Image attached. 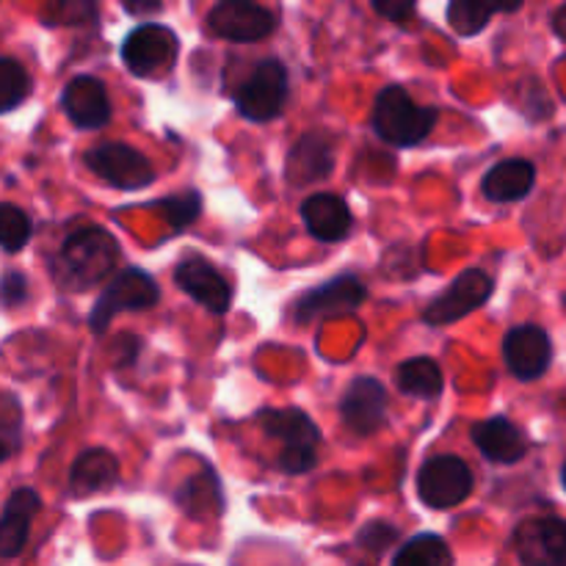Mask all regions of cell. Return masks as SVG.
<instances>
[{
    "label": "cell",
    "instance_id": "obj_1",
    "mask_svg": "<svg viewBox=\"0 0 566 566\" xmlns=\"http://www.w3.org/2000/svg\"><path fill=\"white\" fill-rule=\"evenodd\" d=\"M116 263H119L116 238L99 227H83L61 243L53 260V276L61 287L81 293L105 282Z\"/></svg>",
    "mask_w": 566,
    "mask_h": 566
},
{
    "label": "cell",
    "instance_id": "obj_2",
    "mask_svg": "<svg viewBox=\"0 0 566 566\" xmlns=\"http://www.w3.org/2000/svg\"><path fill=\"white\" fill-rule=\"evenodd\" d=\"M437 116H440L437 108L415 103L403 86H387L376 97L370 125L381 142L392 147H415L429 136L431 127L437 125Z\"/></svg>",
    "mask_w": 566,
    "mask_h": 566
},
{
    "label": "cell",
    "instance_id": "obj_3",
    "mask_svg": "<svg viewBox=\"0 0 566 566\" xmlns=\"http://www.w3.org/2000/svg\"><path fill=\"white\" fill-rule=\"evenodd\" d=\"M158 302V282L142 269H125L99 293V298L92 307V315H88V326H92L94 335H103L119 313H127V310H153Z\"/></svg>",
    "mask_w": 566,
    "mask_h": 566
},
{
    "label": "cell",
    "instance_id": "obj_4",
    "mask_svg": "<svg viewBox=\"0 0 566 566\" xmlns=\"http://www.w3.org/2000/svg\"><path fill=\"white\" fill-rule=\"evenodd\" d=\"M287 103V66L263 59L235 92V108L249 122H271Z\"/></svg>",
    "mask_w": 566,
    "mask_h": 566
},
{
    "label": "cell",
    "instance_id": "obj_5",
    "mask_svg": "<svg viewBox=\"0 0 566 566\" xmlns=\"http://www.w3.org/2000/svg\"><path fill=\"white\" fill-rule=\"evenodd\" d=\"M495 293V280L484 269H468L448 285L442 296L426 307L423 321L429 326H448L468 318L470 313L484 307Z\"/></svg>",
    "mask_w": 566,
    "mask_h": 566
},
{
    "label": "cell",
    "instance_id": "obj_6",
    "mask_svg": "<svg viewBox=\"0 0 566 566\" xmlns=\"http://www.w3.org/2000/svg\"><path fill=\"white\" fill-rule=\"evenodd\" d=\"M473 484V470L459 457L429 459L418 473L420 501L429 509H440V512L468 501Z\"/></svg>",
    "mask_w": 566,
    "mask_h": 566
},
{
    "label": "cell",
    "instance_id": "obj_7",
    "mask_svg": "<svg viewBox=\"0 0 566 566\" xmlns=\"http://www.w3.org/2000/svg\"><path fill=\"white\" fill-rule=\"evenodd\" d=\"M86 166L119 191H142V188L153 186L155 180V169L147 155L119 142L88 149Z\"/></svg>",
    "mask_w": 566,
    "mask_h": 566
},
{
    "label": "cell",
    "instance_id": "obj_8",
    "mask_svg": "<svg viewBox=\"0 0 566 566\" xmlns=\"http://www.w3.org/2000/svg\"><path fill=\"white\" fill-rule=\"evenodd\" d=\"M177 50H180V42L171 28L144 22L136 31L127 33L125 44H122V61L136 77H149L175 64Z\"/></svg>",
    "mask_w": 566,
    "mask_h": 566
},
{
    "label": "cell",
    "instance_id": "obj_9",
    "mask_svg": "<svg viewBox=\"0 0 566 566\" xmlns=\"http://www.w3.org/2000/svg\"><path fill=\"white\" fill-rule=\"evenodd\" d=\"M365 298H368L365 282L354 274H343L326 282V285H318L310 293H304L296 302V307H293V318H296L298 324L335 318V315L354 313Z\"/></svg>",
    "mask_w": 566,
    "mask_h": 566
},
{
    "label": "cell",
    "instance_id": "obj_10",
    "mask_svg": "<svg viewBox=\"0 0 566 566\" xmlns=\"http://www.w3.org/2000/svg\"><path fill=\"white\" fill-rule=\"evenodd\" d=\"M514 551L523 566H566V520H525L514 531Z\"/></svg>",
    "mask_w": 566,
    "mask_h": 566
},
{
    "label": "cell",
    "instance_id": "obj_11",
    "mask_svg": "<svg viewBox=\"0 0 566 566\" xmlns=\"http://www.w3.org/2000/svg\"><path fill=\"white\" fill-rule=\"evenodd\" d=\"M387 407H390V398H387L385 385L374 376H357L340 401L343 426L354 437L376 434L387 423Z\"/></svg>",
    "mask_w": 566,
    "mask_h": 566
},
{
    "label": "cell",
    "instance_id": "obj_12",
    "mask_svg": "<svg viewBox=\"0 0 566 566\" xmlns=\"http://www.w3.org/2000/svg\"><path fill=\"white\" fill-rule=\"evenodd\" d=\"M503 359L517 379L534 381L545 376L553 363V340L542 326L520 324L503 337Z\"/></svg>",
    "mask_w": 566,
    "mask_h": 566
},
{
    "label": "cell",
    "instance_id": "obj_13",
    "mask_svg": "<svg viewBox=\"0 0 566 566\" xmlns=\"http://www.w3.org/2000/svg\"><path fill=\"white\" fill-rule=\"evenodd\" d=\"M208 25L216 36L230 42H260L271 36L276 28V17L265 6L247 3V0H224L213 6Z\"/></svg>",
    "mask_w": 566,
    "mask_h": 566
},
{
    "label": "cell",
    "instance_id": "obj_14",
    "mask_svg": "<svg viewBox=\"0 0 566 566\" xmlns=\"http://www.w3.org/2000/svg\"><path fill=\"white\" fill-rule=\"evenodd\" d=\"M61 108L81 130H99L111 122L108 88L94 75L72 77L61 92Z\"/></svg>",
    "mask_w": 566,
    "mask_h": 566
},
{
    "label": "cell",
    "instance_id": "obj_15",
    "mask_svg": "<svg viewBox=\"0 0 566 566\" xmlns=\"http://www.w3.org/2000/svg\"><path fill=\"white\" fill-rule=\"evenodd\" d=\"M175 282L186 296H191L193 302L202 304L210 313L221 315L230 310L232 304V287L230 282L221 276V271L216 265H210L205 258H188L177 265Z\"/></svg>",
    "mask_w": 566,
    "mask_h": 566
},
{
    "label": "cell",
    "instance_id": "obj_16",
    "mask_svg": "<svg viewBox=\"0 0 566 566\" xmlns=\"http://www.w3.org/2000/svg\"><path fill=\"white\" fill-rule=\"evenodd\" d=\"M335 171V144L326 133H304L287 155V177L293 186H313Z\"/></svg>",
    "mask_w": 566,
    "mask_h": 566
},
{
    "label": "cell",
    "instance_id": "obj_17",
    "mask_svg": "<svg viewBox=\"0 0 566 566\" xmlns=\"http://www.w3.org/2000/svg\"><path fill=\"white\" fill-rule=\"evenodd\" d=\"M39 509H42V497L33 490L22 486V490L11 492L3 506V517H0V558H17L25 551L31 523Z\"/></svg>",
    "mask_w": 566,
    "mask_h": 566
},
{
    "label": "cell",
    "instance_id": "obj_18",
    "mask_svg": "<svg viewBox=\"0 0 566 566\" xmlns=\"http://www.w3.org/2000/svg\"><path fill=\"white\" fill-rule=\"evenodd\" d=\"M258 423L271 440L282 442V451H318L321 431L302 409H263Z\"/></svg>",
    "mask_w": 566,
    "mask_h": 566
},
{
    "label": "cell",
    "instance_id": "obj_19",
    "mask_svg": "<svg viewBox=\"0 0 566 566\" xmlns=\"http://www.w3.org/2000/svg\"><path fill=\"white\" fill-rule=\"evenodd\" d=\"M475 448L495 464H517L528 453V440L509 418L481 420L470 429Z\"/></svg>",
    "mask_w": 566,
    "mask_h": 566
},
{
    "label": "cell",
    "instance_id": "obj_20",
    "mask_svg": "<svg viewBox=\"0 0 566 566\" xmlns=\"http://www.w3.org/2000/svg\"><path fill=\"white\" fill-rule=\"evenodd\" d=\"M304 227L324 243H337L352 232V210L337 193H313L302 205Z\"/></svg>",
    "mask_w": 566,
    "mask_h": 566
},
{
    "label": "cell",
    "instance_id": "obj_21",
    "mask_svg": "<svg viewBox=\"0 0 566 566\" xmlns=\"http://www.w3.org/2000/svg\"><path fill=\"white\" fill-rule=\"evenodd\" d=\"M534 164L525 158H512L501 160V164L486 171L484 182H481V191H484V197L490 202H517V199H525L534 191Z\"/></svg>",
    "mask_w": 566,
    "mask_h": 566
},
{
    "label": "cell",
    "instance_id": "obj_22",
    "mask_svg": "<svg viewBox=\"0 0 566 566\" xmlns=\"http://www.w3.org/2000/svg\"><path fill=\"white\" fill-rule=\"evenodd\" d=\"M116 481H119V462L114 453L103 451V448H92L72 464L70 486L75 497L97 495V492L111 490Z\"/></svg>",
    "mask_w": 566,
    "mask_h": 566
},
{
    "label": "cell",
    "instance_id": "obj_23",
    "mask_svg": "<svg viewBox=\"0 0 566 566\" xmlns=\"http://www.w3.org/2000/svg\"><path fill=\"white\" fill-rule=\"evenodd\" d=\"M396 381L398 390L412 398H437L446 387L442 368L431 357H415L398 365Z\"/></svg>",
    "mask_w": 566,
    "mask_h": 566
},
{
    "label": "cell",
    "instance_id": "obj_24",
    "mask_svg": "<svg viewBox=\"0 0 566 566\" xmlns=\"http://www.w3.org/2000/svg\"><path fill=\"white\" fill-rule=\"evenodd\" d=\"M392 566H453V553L442 536L418 534L396 553Z\"/></svg>",
    "mask_w": 566,
    "mask_h": 566
},
{
    "label": "cell",
    "instance_id": "obj_25",
    "mask_svg": "<svg viewBox=\"0 0 566 566\" xmlns=\"http://www.w3.org/2000/svg\"><path fill=\"white\" fill-rule=\"evenodd\" d=\"M520 3L512 6H481L470 3V0H453L448 6V25L459 33V36H475V33L484 31L490 25L492 14H501V11H517Z\"/></svg>",
    "mask_w": 566,
    "mask_h": 566
},
{
    "label": "cell",
    "instance_id": "obj_26",
    "mask_svg": "<svg viewBox=\"0 0 566 566\" xmlns=\"http://www.w3.org/2000/svg\"><path fill=\"white\" fill-rule=\"evenodd\" d=\"M31 94V75L14 59L0 55V114L20 108Z\"/></svg>",
    "mask_w": 566,
    "mask_h": 566
},
{
    "label": "cell",
    "instance_id": "obj_27",
    "mask_svg": "<svg viewBox=\"0 0 566 566\" xmlns=\"http://www.w3.org/2000/svg\"><path fill=\"white\" fill-rule=\"evenodd\" d=\"M33 235V224L22 208L11 202H0V249L6 252H20Z\"/></svg>",
    "mask_w": 566,
    "mask_h": 566
},
{
    "label": "cell",
    "instance_id": "obj_28",
    "mask_svg": "<svg viewBox=\"0 0 566 566\" xmlns=\"http://www.w3.org/2000/svg\"><path fill=\"white\" fill-rule=\"evenodd\" d=\"M158 210L164 213V221L171 230L182 232L199 219V213H202V197H199V191L175 193V197L160 199Z\"/></svg>",
    "mask_w": 566,
    "mask_h": 566
},
{
    "label": "cell",
    "instance_id": "obj_29",
    "mask_svg": "<svg viewBox=\"0 0 566 566\" xmlns=\"http://www.w3.org/2000/svg\"><path fill=\"white\" fill-rule=\"evenodd\" d=\"M398 539V528L390 523H370L359 531L357 545L363 547L365 553H374V556H381L392 542Z\"/></svg>",
    "mask_w": 566,
    "mask_h": 566
},
{
    "label": "cell",
    "instance_id": "obj_30",
    "mask_svg": "<svg viewBox=\"0 0 566 566\" xmlns=\"http://www.w3.org/2000/svg\"><path fill=\"white\" fill-rule=\"evenodd\" d=\"M28 302V280L22 271H6L0 276V304L3 307H20Z\"/></svg>",
    "mask_w": 566,
    "mask_h": 566
},
{
    "label": "cell",
    "instance_id": "obj_31",
    "mask_svg": "<svg viewBox=\"0 0 566 566\" xmlns=\"http://www.w3.org/2000/svg\"><path fill=\"white\" fill-rule=\"evenodd\" d=\"M374 11H376V14L387 17V20L398 22L401 28L412 25V17H415V6L412 3H381V0H376Z\"/></svg>",
    "mask_w": 566,
    "mask_h": 566
},
{
    "label": "cell",
    "instance_id": "obj_32",
    "mask_svg": "<svg viewBox=\"0 0 566 566\" xmlns=\"http://www.w3.org/2000/svg\"><path fill=\"white\" fill-rule=\"evenodd\" d=\"M553 31H556L558 39H564L566 42V3L558 6L556 14H553Z\"/></svg>",
    "mask_w": 566,
    "mask_h": 566
},
{
    "label": "cell",
    "instance_id": "obj_33",
    "mask_svg": "<svg viewBox=\"0 0 566 566\" xmlns=\"http://www.w3.org/2000/svg\"><path fill=\"white\" fill-rule=\"evenodd\" d=\"M125 9L130 11V14H149V11H160V9H164V6H160V3H144V6L125 3Z\"/></svg>",
    "mask_w": 566,
    "mask_h": 566
},
{
    "label": "cell",
    "instance_id": "obj_34",
    "mask_svg": "<svg viewBox=\"0 0 566 566\" xmlns=\"http://www.w3.org/2000/svg\"><path fill=\"white\" fill-rule=\"evenodd\" d=\"M9 453H11V448L0 440V462H6V459H9Z\"/></svg>",
    "mask_w": 566,
    "mask_h": 566
},
{
    "label": "cell",
    "instance_id": "obj_35",
    "mask_svg": "<svg viewBox=\"0 0 566 566\" xmlns=\"http://www.w3.org/2000/svg\"><path fill=\"white\" fill-rule=\"evenodd\" d=\"M562 484H564V490H566V464L562 468Z\"/></svg>",
    "mask_w": 566,
    "mask_h": 566
}]
</instances>
